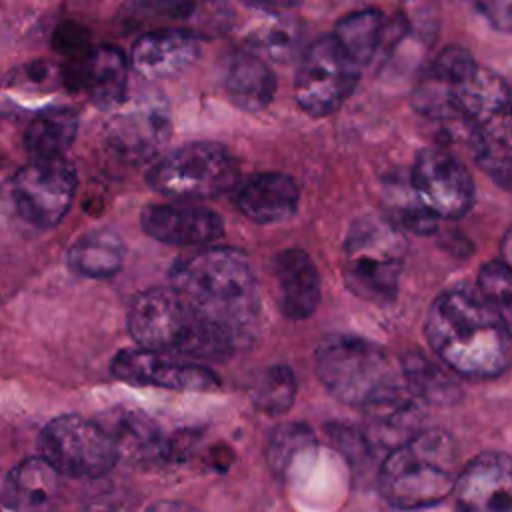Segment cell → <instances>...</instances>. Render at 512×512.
Segmentation results:
<instances>
[{"instance_id":"1","label":"cell","mask_w":512,"mask_h":512,"mask_svg":"<svg viewBox=\"0 0 512 512\" xmlns=\"http://www.w3.org/2000/svg\"><path fill=\"white\" fill-rule=\"evenodd\" d=\"M426 338L442 362L466 378L500 376L512 362L508 322L468 288L446 290L430 304Z\"/></svg>"},{"instance_id":"2","label":"cell","mask_w":512,"mask_h":512,"mask_svg":"<svg viewBox=\"0 0 512 512\" xmlns=\"http://www.w3.org/2000/svg\"><path fill=\"white\" fill-rule=\"evenodd\" d=\"M172 284L238 342L258 318V280L248 256L230 246H208L174 264Z\"/></svg>"},{"instance_id":"3","label":"cell","mask_w":512,"mask_h":512,"mask_svg":"<svg viewBox=\"0 0 512 512\" xmlns=\"http://www.w3.org/2000/svg\"><path fill=\"white\" fill-rule=\"evenodd\" d=\"M128 332L138 348L222 362L232 356L236 340L212 322L176 288H148L128 308Z\"/></svg>"},{"instance_id":"4","label":"cell","mask_w":512,"mask_h":512,"mask_svg":"<svg viewBox=\"0 0 512 512\" xmlns=\"http://www.w3.org/2000/svg\"><path fill=\"white\" fill-rule=\"evenodd\" d=\"M416 104L436 120L490 124L512 110V90L492 70L476 64L462 46L444 48L414 90Z\"/></svg>"},{"instance_id":"5","label":"cell","mask_w":512,"mask_h":512,"mask_svg":"<svg viewBox=\"0 0 512 512\" xmlns=\"http://www.w3.org/2000/svg\"><path fill=\"white\" fill-rule=\"evenodd\" d=\"M458 452L444 430H424L390 450L378 482L382 496L400 510H416L442 502L458 480Z\"/></svg>"},{"instance_id":"6","label":"cell","mask_w":512,"mask_h":512,"mask_svg":"<svg viewBox=\"0 0 512 512\" xmlns=\"http://www.w3.org/2000/svg\"><path fill=\"white\" fill-rule=\"evenodd\" d=\"M316 374L334 398L360 408L406 384L402 368H394L384 348L350 334H332L318 344Z\"/></svg>"},{"instance_id":"7","label":"cell","mask_w":512,"mask_h":512,"mask_svg":"<svg viewBox=\"0 0 512 512\" xmlns=\"http://www.w3.org/2000/svg\"><path fill=\"white\" fill-rule=\"evenodd\" d=\"M406 240L388 218L362 216L344 240L342 278L358 298L388 304L398 294L406 258Z\"/></svg>"},{"instance_id":"8","label":"cell","mask_w":512,"mask_h":512,"mask_svg":"<svg viewBox=\"0 0 512 512\" xmlns=\"http://www.w3.org/2000/svg\"><path fill=\"white\" fill-rule=\"evenodd\" d=\"M238 180V162L220 144L190 142L164 154L146 174V182L162 196L176 200H208L228 192Z\"/></svg>"},{"instance_id":"9","label":"cell","mask_w":512,"mask_h":512,"mask_svg":"<svg viewBox=\"0 0 512 512\" xmlns=\"http://www.w3.org/2000/svg\"><path fill=\"white\" fill-rule=\"evenodd\" d=\"M40 458L58 474L98 478L114 468L118 450L100 422L76 414L52 418L38 436Z\"/></svg>"},{"instance_id":"10","label":"cell","mask_w":512,"mask_h":512,"mask_svg":"<svg viewBox=\"0 0 512 512\" xmlns=\"http://www.w3.org/2000/svg\"><path fill=\"white\" fill-rule=\"evenodd\" d=\"M76 184V170L64 158L32 160L8 180L6 200L18 220L48 230L70 210Z\"/></svg>"},{"instance_id":"11","label":"cell","mask_w":512,"mask_h":512,"mask_svg":"<svg viewBox=\"0 0 512 512\" xmlns=\"http://www.w3.org/2000/svg\"><path fill=\"white\" fill-rule=\"evenodd\" d=\"M360 66L344 52L338 40L328 34L314 40L302 54L294 94L300 108L322 118L336 112L358 82Z\"/></svg>"},{"instance_id":"12","label":"cell","mask_w":512,"mask_h":512,"mask_svg":"<svg viewBox=\"0 0 512 512\" xmlns=\"http://www.w3.org/2000/svg\"><path fill=\"white\" fill-rule=\"evenodd\" d=\"M410 186L422 206L436 218H460L474 202L472 176L452 154L440 148L418 152Z\"/></svg>"},{"instance_id":"13","label":"cell","mask_w":512,"mask_h":512,"mask_svg":"<svg viewBox=\"0 0 512 512\" xmlns=\"http://www.w3.org/2000/svg\"><path fill=\"white\" fill-rule=\"evenodd\" d=\"M110 372L114 378L134 386H156L180 392H210L220 386L218 374L210 368L144 348L120 350L110 364Z\"/></svg>"},{"instance_id":"14","label":"cell","mask_w":512,"mask_h":512,"mask_svg":"<svg viewBox=\"0 0 512 512\" xmlns=\"http://www.w3.org/2000/svg\"><path fill=\"white\" fill-rule=\"evenodd\" d=\"M170 116L162 100H140L116 114L104 130L106 148L122 162L152 160L170 140Z\"/></svg>"},{"instance_id":"15","label":"cell","mask_w":512,"mask_h":512,"mask_svg":"<svg viewBox=\"0 0 512 512\" xmlns=\"http://www.w3.org/2000/svg\"><path fill=\"white\" fill-rule=\"evenodd\" d=\"M454 496L462 512H512V456L484 452L458 474Z\"/></svg>"},{"instance_id":"16","label":"cell","mask_w":512,"mask_h":512,"mask_svg":"<svg viewBox=\"0 0 512 512\" xmlns=\"http://www.w3.org/2000/svg\"><path fill=\"white\" fill-rule=\"evenodd\" d=\"M140 222L150 238L174 246H202L224 234V222L216 212L188 204H150L142 210Z\"/></svg>"},{"instance_id":"17","label":"cell","mask_w":512,"mask_h":512,"mask_svg":"<svg viewBox=\"0 0 512 512\" xmlns=\"http://www.w3.org/2000/svg\"><path fill=\"white\" fill-rule=\"evenodd\" d=\"M200 56V42L182 30H158L136 38L130 64L136 74L148 80L170 78L184 72Z\"/></svg>"},{"instance_id":"18","label":"cell","mask_w":512,"mask_h":512,"mask_svg":"<svg viewBox=\"0 0 512 512\" xmlns=\"http://www.w3.org/2000/svg\"><path fill=\"white\" fill-rule=\"evenodd\" d=\"M278 306L290 320L310 318L320 304V274L312 258L300 248H288L272 264Z\"/></svg>"},{"instance_id":"19","label":"cell","mask_w":512,"mask_h":512,"mask_svg":"<svg viewBox=\"0 0 512 512\" xmlns=\"http://www.w3.org/2000/svg\"><path fill=\"white\" fill-rule=\"evenodd\" d=\"M58 472L40 456L16 464L0 492V512H58Z\"/></svg>"},{"instance_id":"20","label":"cell","mask_w":512,"mask_h":512,"mask_svg":"<svg viewBox=\"0 0 512 512\" xmlns=\"http://www.w3.org/2000/svg\"><path fill=\"white\" fill-rule=\"evenodd\" d=\"M300 192L288 174L264 172L252 176L236 192L238 210L258 224H280L296 214Z\"/></svg>"},{"instance_id":"21","label":"cell","mask_w":512,"mask_h":512,"mask_svg":"<svg viewBox=\"0 0 512 512\" xmlns=\"http://www.w3.org/2000/svg\"><path fill=\"white\" fill-rule=\"evenodd\" d=\"M76 82L100 110H114L128 90V60L116 46H98L76 68Z\"/></svg>"},{"instance_id":"22","label":"cell","mask_w":512,"mask_h":512,"mask_svg":"<svg viewBox=\"0 0 512 512\" xmlns=\"http://www.w3.org/2000/svg\"><path fill=\"white\" fill-rule=\"evenodd\" d=\"M100 426L110 434L118 456L130 462H156L168 452L160 426L140 410L114 408Z\"/></svg>"},{"instance_id":"23","label":"cell","mask_w":512,"mask_h":512,"mask_svg":"<svg viewBox=\"0 0 512 512\" xmlns=\"http://www.w3.org/2000/svg\"><path fill=\"white\" fill-rule=\"evenodd\" d=\"M224 86L238 108L258 112L272 102L276 94V76L256 54L238 52L226 66Z\"/></svg>"},{"instance_id":"24","label":"cell","mask_w":512,"mask_h":512,"mask_svg":"<svg viewBox=\"0 0 512 512\" xmlns=\"http://www.w3.org/2000/svg\"><path fill=\"white\" fill-rule=\"evenodd\" d=\"M124 242L122 238L106 228L82 234L66 254L68 268L84 278L104 280L112 278L122 270L124 264Z\"/></svg>"},{"instance_id":"25","label":"cell","mask_w":512,"mask_h":512,"mask_svg":"<svg viewBox=\"0 0 512 512\" xmlns=\"http://www.w3.org/2000/svg\"><path fill=\"white\" fill-rule=\"evenodd\" d=\"M78 132V112L70 106L40 110L24 130V146L34 160L62 158Z\"/></svg>"},{"instance_id":"26","label":"cell","mask_w":512,"mask_h":512,"mask_svg":"<svg viewBox=\"0 0 512 512\" xmlns=\"http://www.w3.org/2000/svg\"><path fill=\"white\" fill-rule=\"evenodd\" d=\"M384 32V14L376 8H366L344 16L336 28L334 38L344 52L358 64H366L376 54Z\"/></svg>"},{"instance_id":"27","label":"cell","mask_w":512,"mask_h":512,"mask_svg":"<svg viewBox=\"0 0 512 512\" xmlns=\"http://www.w3.org/2000/svg\"><path fill=\"white\" fill-rule=\"evenodd\" d=\"M314 450H316L314 432L302 422H288V424H280L272 432L266 446V460L276 474L284 476L306 456H312Z\"/></svg>"},{"instance_id":"28","label":"cell","mask_w":512,"mask_h":512,"mask_svg":"<svg viewBox=\"0 0 512 512\" xmlns=\"http://www.w3.org/2000/svg\"><path fill=\"white\" fill-rule=\"evenodd\" d=\"M402 374L408 382V388L420 402L448 404L458 398L456 384L444 376L436 366L418 354H410L402 360Z\"/></svg>"},{"instance_id":"29","label":"cell","mask_w":512,"mask_h":512,"mask_svg":"<svg viewBox=\"0 0 512 512\" xmlns=\"http://www.w3.org/2000/svg\"><path fill=\"white\" fill-rule=\"evenodd\" d=\"M296 378L288 366H270L266 368L252 388L254 406L270 416L284 414L290 410L296 398Z\"/></svg>"},{"instance_id":"30","label":"cell","mask_w":512,"mask_h":512,"mask_svg":"<svg viewBox=\"0 0 512 512\" xmlns=\"http://www.w3.org/2000/svg\"><path fill=\"white\" fill-rule=\"evenodd\" d=\"M478 294L510 324L512 322V270L502 260L482 264Z\"/></svg>"},{"instance_id":"31","label":"cell","mask_w":512,"mask_h":512,"mask_svg":"<svg viewBox=\"0 0 512 512\" xmlns=\"http://www.w3.org/2000/svg\"><path fill=\"white\" fill-rule=\"evenodd\" d=\"M302 24L290 16H276L262 32L260 44L276 62H288L296 56L302 44Z\"/></svg>"},{"instance_id":"32","label":"cell","mask_w":512,"mask_h":512,"mask_svg":"<svg viewBox=\"0 0 512 512\" xmlns=\"http://www.w3.org/2000/svg\"><path fill=\"white\" fill-rule=\"evenodd\" d=\"M474 158L478 168L496 186L512 194V144L502 140H480Z\"/></svg>"},{"instance_id":"33","label":"cell","mask_w":512,"mask_h":512,"mask_svg":"<svg viewBox=\"0 0 512 512\" xmlns=\"http://www.w3.org/2000/svg\"><path fill=\"white\" fill-rule=\"evenodd\" d=\"M398 230H410L414 234H430L436 230V216L422 206V202L416 198L408 200L404 194H400L388 208L386 216Z\"/></svg>"},{"instance_id":"34","label":"cell","mask_w":512,"mask_h":512,"mask_svg":"<svg viewBox=\"0 0 512 512\" xmlns=\"http://www.w3.org/2000/svg\"><path fill=\"white\" fill-rule=\"evenodd\" d=\"M328 436L332 444L346 456L352 468L358 470L366 462V456L370 452V440L366 438V434H360L342 424H332L328 426Z\"/></svg>"},{"instance_id":"35","label":"cell","mask_w":512,"mask_h":512,"mask_svg":"<svg viewBox=\"0 0 512 512\" xmlns=\"http://www.w3.org/2000/svg\"><path fill=\"white\" fill-rule=\"evenodd\" d=\"M476 8L482 12V16L490 22L492 28L500 32H512V2L488 0L478 2Z\"/></svg>"},{"instance_id":"36","label":"cell","mask_w":512,"mask_h":512,"mask_svg":"<svg viewBox=\"0 0 512 512\" xmlns=\"http://www.w3.org/2000/svg\"><path fill=\"white\" fill-rule=\"evenodd\" d=\"M144 512H200V510L190 506V504H186V502L162 500V502H156V504L148 506Z\"/></svg>"},{"instance_id":"37","label":"cell","mask_w":512,"mask_h":512,"mask_svg":"<svg viewBox=\"0 0 512 512\" xmlns=\"http://www.w3.org/2000/svg\"><path fill=\"white\" fill-rule=\"evenodd\" d=\"M500 248H502V262L512 270V226L506 230Z\"/></svg>"}]
</instances>
